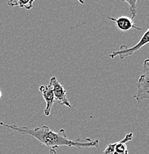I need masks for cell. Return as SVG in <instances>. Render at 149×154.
<instances>
[{
	"mask_svg": "<svg viewBox=\"0 0 149 154\" xmlns=\"http://www.w3.org/2000/svg\"><path fill=\"white\" fill-rule=\"evenodd\" d=\"M0 125L5 127L6 128L17 131L24 136H30L38 140L45 147L57 149L62 146H66L68 147H76V148H88V147H99V140H91L86 139H78L71 140L67 138L66 133L64 129H60L58 132H54L50 129L47 125H42L41 127L34 128H30L27 126L18 127L15 125H8L0 122Z\"/></svg>",
	"mask_w": 149,
	"mask_h": 154,
	"instance_id": "obj_1",
	"label": "cell"
},
{
	"mask_svg": "<svg viewBox=\"0 0 149 154\" xmlns=\"http://www.w3.org/2000/svg\"><path fill=\"white\" fill-rule=\"evenodd\" d=\"M137 92L133 97L139 103L142 100L149 99V59L143 62V73L139 77L137 85Z\"/></svg>",
	"mask_w": 149,
	"mask_h": 154,
	"instance_id": "obj_2",
	"label": "cell"
},
{
	"mask_svg": "<svg viewBox=\"0 0 149 154\" xmlns=\"http://www.w3.org/2000/svg\"><path fill=\"white\" fill-rule=\"evenodd\" d=\"M149 42V29H147L146 31L140 38V40L133 47L128 48L126 45H121L120 50L113 51L109 55L110 59H113L116 57H120V59H124L125 58L131 57L135 52H137L143 46L146 45Z\"/></svg>",
	"mask_w": 149,
	"mask_h": 154,
	"instance_id": "obj_3",
	"label": "cell"
},
{
	"mask_svg": "<svg viewBox=\"0 0 149 154\" xmlns=\"http://www.w3.org/2000/svg\"><path fill=\"white\" fill-rule=\"evenodd\" d=\"M49 84L52 87L55 100H57L60 105L70 108L71 105H70L68 99H67L66 90L65 89L63 85L57 79L55 76L51 77Z\"/></svg>",
	"mask_w": 149,
	"mask_h": 154,
	"instance_id": "obj_4",
	"label": "cell"
},
{
	"mask_svg": "<svg viewBox=\"0 0 149 154\" xmlns=\"http://www.w3.org/2000/svg\"><path fill=\"white\" fill-rule=\"evenodd\" d=\"M107 18L112 22H115V25L120 31L127 32L132 30V29L142 30V28L137 26L135 22H134V20L130 17H119L117 18H113L111 17H107Z\"/></svg>",
	"mask_w": 149,
	"mask_h": 154,
	"instance_id": "obj_5",
	"label": "cell"
},
{
	"mask_svg": "<svg viewBox=\"0 0 149 154\" xmlns=\"http://www.w3.org/2000/svg\"><path fill=\"white\" fill-rule=\"evenodd\" d=\"M39 91L46 102V107L44 110V114L46 116H49L51 114V109H52L56 101L54 93H53L52 87L50 84L48 85H41L39 86Z\"/></svg>",
	"mask_w": 149,
	"mask_h": 154,
	"instance_id": "obj_6",
	"label": "cell"
},
{
	"mask_svg": "<svg viewBox=\"0 0 149 154\" xmlns=\"http://www.w3.org/2000/svg\"><path fill=\"white\" fill-rule=\"evenodd\" d=\"M34 1H11L8 2V5L10 6L11 8L15 7V6H19L20 8H25V9L30 10L33 8V3Z\"/></svg>",
	"mask_w": 149,
	"mask_h": 154,
	"instance_id": "obj_7",
	"label": "cell"
},
{
	"mask_svg": "<svg viewBox=\"0 0 149 154\" xmlns=\"http://www.w3.org/2000/svg\"><path fill=\"white\" fill-rule=\"evenodd\" d=\"M125 2L129 4V11L131 13V19L134 20V18L137 15V1H129V0H125Z\"/></svg>",
	"mask_w": 149,
	"mask_h": 154,
	"instance_id": "obj_8",
	"label": "cell"
},
{
	"mask_svg": "<svg viewBox=\"0 0 149 154\" xmlns=\"http://www.w3.org/2000/svg\"><path fill=\"white\" fill-rule=\"evenodd\" d=\"M115 145H116V142L108 144L103 151V154H113L115 152Z\"/></svg>",
	"mask_w": 149,
	"mask_h": 154,
	"instance_id": "obj_9",
	"label": "cell"
},
{
	"mask_svg": "<svg viewBox=\"0 0 149 154\" xmlns=\"http://www.w3.org/2000/svg\"><path fill=\"white\" fill-rule=\"evenodd\" d=\"M50 154H57V149H54V148L50 149Z\"/></svg>",
	"mask_w": 149,
	"mask_h": 154,
	"instance_id": "obj_10",
	"label": "cell"
},
{
	"mask_svg": "<svg viewBox=\"0 0 149 154\" xmlns=\"http://www.w3.org/2000/svg\"><path fill=\"white\" fill-rule=\"evenodd\" d=\"M113 154H129V151H126V152H125V153H116V152H114V153H113Z\"/></svg>",
	"mask_w": 149,
	"mask_h": 154,
	"instance_id": "obj_11",
	"label": "cell"
},
{
	"mask_svg": "<svg viewBox=\"0 0 149 154\" xmlns=\"http://www.w3.org/2000/svg\"><path fill=\"white\" fill-rule=\"evenodd\" d=\"M2 93L1 90H0V99H1V98H2Z\"/></svg>",
	"mask_w": 149,
	"mask_h": 154,
	"instance_id": "obj_12",
	"label": "cell"
}]
</instances>
